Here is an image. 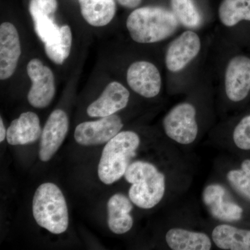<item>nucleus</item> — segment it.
Returning <instances> with one entry per match:
<instances>
[{
	"label": "nucleus",
	"mask_w": 250,
	"mask_h": 250,
	"mask_svg": "<svg viewBox=\"0 0 250 250\" xmlns=\"http://www.w3.org/2000/svg\"><path fill=\"white\" fill-rule=\"evenodd\" d=\"M219 18L227 27L241 21H250V0H223L219 7Z\"/></svg>",
	"instance_id": "aec40b11"
},
{
	"label": "nucleus",
	"mask_w": 250,
	"mask_h": 250,
	"mask_svg": "<svg viewBox=\"0 0 250 250\" xmlns=\"http://www.w3.org/2000/svg\"><path fill=\"white\" fill-rule=\"evenodd\" d=\"M31 87L28 93V101L31 106L44 108L52 103L56 93L53 72L41 60L34 59L27 66Z\"/></svg>",
	"instance_id": "423d86ee"
},
{
	"label": "nucleus",
	"mask_w": 250,
	"mask_h": 250,
	"mask_svg": "<svg viewBox=\"0 0 250 250\" xmlns=\"http://www.w3.org/2000/svg\"><path fill=\"white\" fill-rule=\"evenodd\" d=\"M225 83L230 100H244L250 91V59L238 56L231 59L225 72Z\"/></svg>",
	"instance_id": "9b49d317"
},
{
	"label": "nucleus",
	"mask_w": 250,
	"mask_h": 250,
	"mask_svg": "<svg viewBox=\"0 0 250 250\" xmlns=\"http://www.w3.org/2000/svg\"><path fill=\"white\" fill-rule=\"evenodd\" d=\"M131 184L129 197L135 205L143 209L156 207L162 200L166 191V177L156 166L137 161L128 166L124 175Z\"/></svg>",
	"instance_id": "f03ea898"
},
{
	"label": "nucleus",
	"mask_w": 250,
	"mask_h": 250,
	"mask_svg": "<svg viewBox=\"0 0 250 250\" xmlns=\"http://www.w3.org/2000/svg\"><path fill=\"white\" fill-rule=\"evenodd\" d=\"M129 90L119 82H113L106 85L98 100L87 108V114L91 118L112 116L126 107L129 100Z\"/></svg>",
	"instance_id": "4468645a"
},
{
	"label": "nucleus",
	"mask_w": 250,
	"mask_h": 250,
	"mask_svg": "<svg viewBox=\"0 0 250 250\" xmlns=\"http://www.w3.org/2000/svg\"><path fill=\"white\" fill-rule=\"evenodd\" d=\"M132 209V202L129 197L122 193H116L110 197L107 203V224L112 232L124 234L131 229L134 220L130 213Z\"/></svg>",
	"instance_id": "dca6fc26"
},
{
	"label": "nucleus",
	"mask_w": 250,
	"mask_h": 250,
	"mask_svg": "<svg viewBox=\"0 0 250 250\" xmlns=\"http://www.w3.org/2000/svg\"><path fill=\"white\" fill-rule=\"evenodd\" d=\"M130 88L141 96L152 98L160 93V72L152 62H137L130 65L126 72Z\"/></svg>",
	"instance_id": "1a4fd4ad"
},
{
	"label": "nucleus",
	"mask_w": 250,
	"mask_h": 250,
	"mask_svg": "<svg viewBox=\"0 0 250 250\" xmlns=\"http://www.w3.org/2000/svg\"><path fill=\"white\" fill-rule=\"evenodd\" d=\"M21 54L17 29L11 23H2L0 26V80H7L14 75Z\"/></svg>",
	"instance_id": "f8f14e48"
},
{
	"label": "nucleus",
	"mask_w": 250,
	"mask_h": 250,
	"mask_svg": "<svg viewBox=\"0 0 250 250\" xmlns=\"http://www.w3.org/2000/svg\"><path fill=\"white\" fill-rule=\"evenodd\" d=\"M195 117L196 109L190 104L181 103L174 106L163 121L166 135L179 144L193 143L198 133Z\"/></svg>",
	"instance_id": "39448f33"
},
{
	"label": "nucleus",
	"mask_w": 250,
	"mask_h": 250,
	"mask_svg": "<svg viewBox=\"0 0 250 250\" xmlns=\"http://www.w3.org/2000/svg\"><path fill=\"white\" fill-rule=\"evenodd\" d=\"M81 12L93 27H103L111 22L116 14L114 0H79Z\"/></svg>",
	"instance_id": "6ab92c4d"
},
{
	"label": "nucleus",
	"mask_w": 250,
	"mask_h": 250,
	"mask_svg": "<svg viewBox=\"0 0 250 250\" xmlns=\"http://www.w3.org/2000/svg\"><path fill=\"white\" fill-rule=\"evenodd\" d=\"M141 143L139 136L131 131H121L106 143L99 162V179L111 185L125 175L131 158Z\"/></svg>",
	"instance_id": "20e7f679"
},
{
	"label": "nucleus",
	"mask_w": 250,
	"mask_h": 250,
	"mask_svg": "<svg viewBox=\"0 0 250 250\" xmlns=\"http://www.w3.org/2000/svg\"><path fill=\"white\" fill-rule=\"evenodd\" d=\"M201 48V42L196 33L184 31L170 42L166 56V64L171 72L180 71L196 57Z\"/></svg>",
	"instance_id": "9d476101"
},
{
	"label": "nucleus",
	"mask_w": 250,
	"mask_h": 250,
	"mask_svg": "<svg viewBox=\"0 0 250 250\" xmlns=\"http://www.w3.org/2000/svg\"><path fill=\"white\" fill-rule=\"evenodd\" d=\"M172 12L185 27L196 28L201 23V16L192 0H171Z\"/></svg>",
	"instance_id": "5701e85b"
},
{
	"label": "nucleus",
	"mask_w": 250,
	"mask_h": 250,
	"mask_svg": "<svg viewBox=\"0 0 250 250\" xmlns=\"http://www.w3.org/2000/svg\"><path fill=\"white\" fill-rule=\"evenodd\" d=\"M212 239L220 249L250 250V230L220 225L213 229Z\"/></svg>",
	"instance_id": "a211bd4d"
},
{
	"label": "nucleus",
	"mask_w": 250,
	"mask_h": 250,
	"mask_svg": "<svg viewBox=\"0 0 250 250\" xmlns=\"http://www.w3.org/2000/svg\"><path fill=\"white\" fill-rule=\"evenodd\" d=\"M57 8V0H30L29 13L34 28L45 27L56 23L54 16Z\"/></svg>",
	"instance_id": "4be33fe9"
},
{
	"label": "nucleus",
	"mask_w": 250,
	"mask_h": 250,
	"mask_svg": "<svg viewBox=\"0 0 250 250\" xmlns=\"http://www.w3.org/2000/svg\"><path fill=\"white\" fill-rule=\"evenodd\" d=\"M42 134L40 119L34 112H25L11 122L6 141L11 146H24L39 140Z\"/></svg>",
	"instance_id": "2eb2a0df"
},
{
	"label": "nucleus",
	"mask_w": 250,
	"mask_h": 250,
	"mask_svg": "<svg viewBox=\"0 0 250 250\" xmlns=\"http://www.w3.org/2000/svg\"><path fill=\"white\" fill-rule=\"evenodd\" d=\"M123 127L121 118L113 114L98 121L83 122L77 125L74 138L81 146H98L108 143L121 132Z\"/></svg>",
	"instance_id": "0eeeda50"
},
{
	"label": "nucleus",
	"mask_w": 250,
	"mask_h": 250,
	"mask_svg": "<svg viewBox=\"0 0 250 250\" xmlns=\"http://www.w3.org/2000/svg\"><path fill=\"white\" fill-rule=\"evenodd\" d=\"M117 1L124 7L133 9V8L137 7L141 4L142 0H117Z\"/></svg>",
	"instance_id": "a878e982"
},
{
	"label": "nucleus",
	"mask_w": 250,
	"mask_h": 250,
	"mask_svg": "<svg viewBox=\"0 0 250 250\" xmlns=\"http://www.w3.org/2000/svg\"><path fill=\"white\" fill-rule=\"evenodd\" d=\"M7 130H6L2 118H0V142H3L6 139Z\"/></svg>",
	"instance_id": "bb28decb"
},
{
	"label": "nucleus",
	"mask_w": 250,
	"mask_h": 250,
	"mask_svg": "<svg viewBox=\"0 0 250 250\" xmlns=\"http://www.w3.org/2000/svg\"><path fill=\"white\" fill-rule=\"evenodd\" d=\"M233 139L239 149H250V116L245 117L237 125L233 131Z\"/></svg>",
	"instance_id": "393cba45"
},
{
	"label": "nucleus",
	"mask_w": 250,
	"mask_h": 250,
	"mask_svg": "<svg viewBox=\"0 0 250 250\" xmlns=\"http://www.w3.org/2000/svg\"><path fill=\"white\" fill-rule=\"evenodd\" d=\"M167 246L173 250H209L212 243L205 233L184 229H171L166 235Z\"/></svg>",
	"instance_id": "f3484780"
},
{
	"label": "nucleus",
	"mask_w": 250,
	"mask_h": 250,
	"mask_svg": "<svg viewBox=\"0 0 250 250\" xmlns=\"http://www.w3.org/2000/svg\"><path fill=\"white\" fill-rule=\"evenodd\" d=\"M227 178L236 191L250 201V159L242 163L240 170H230Z\"/></svg>",
	"instance_id": "b1692460"
},
{
	"label": "nucleus",
	"mask_w": 250,
	"mask_h": 250,
	"mask_svg": "<svg viewBox=\"0 0 250 250\" xmlns=\"http://www.w3.org/2000/svg\"><path fill=\"white\" fill-rule=\"evenodd\" d=\"M69 129V119L66 113L62 109L54 110L46 122L41 136L39 158L47 162L54 154L66 137Z\"/></svg>",
	"instance_id": "6e6552de"
},
{
	"label": "nucleus",
	"mask_w": 250,
	"mask_h": 250,
	"mask_svg": "<svg viewBox=\"0 0 250 250\" xmlns=\"http://www.w3.org/2000/svg\"><path fill=\"white\" fill-rule=\"evenodd\" d=\"M72 42L71 29L68 25L62 26L57 39L45 42V53L54 63L62 65L70 55Z\"/></svg>",
	"instance_id": "412c9836"
},
{
	"label": "nucleus",
	"mask_w": 250,
	"mask_h": 250,
	"mask_svg": "<svg viewBox=\"0 0 250 250\" xmlns=\"http://www.w3.org/2000/svg\"><path fill=\"white\" fill-rule=\"evenodd\" d=\"M32 213L36 223L54 234H62L68 228V208L65 197L56 184L47 182L34 193Z\"/></svg>",
	"instance_id": "7ed1b4c3"
},
{
	"label": "nucleus",
	"mask_w": 250,
	"mask_h": 250,
	"mask_svg": "<svg viewBox=\"0 0 250 250\" xmlns=\"http://www.w3.org/2000/svg\"><path fill=\"white\" fill-rule=\"evenodd\" d=\"M228 192L220 184H210L205 188L202 200L209 213L217 220L235 222L241 220L243 208L226 198Z\"/></svg>",
	"instance_id": "ddd939ff"
},
{
	"label": "nucleus",
	"mask_w": 250,
	"mask_h": 250,
	"mask_svg": "<svg viewBox=\"0 0 250 250\" xmlns=\"http://www.w3.org/2000/svg\"><path fill=\"white\" fill-rule=\"evenodd\" d=\"M179 22L172 11L146 6L131 13L126 24L133 40L139 43H153L170 37L177 30Z\"/></svg>",
	"instance_id": "f257e3e1"
}]
</instances>
